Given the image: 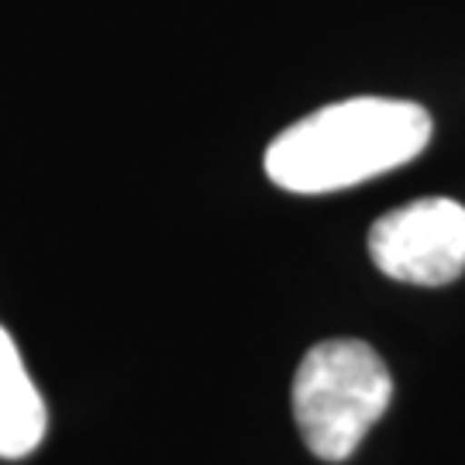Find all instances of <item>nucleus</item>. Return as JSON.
Wrapping results in <instances>:
<instances>
[{"instance_id": "obj_1", "label": "nucleus", "mask_w": 465, "mask_h": 465, "mask_svg": "<svg viewBox=\"0 0 465 465\" xmlns=\"http://www.w3.org/2000/svg\"><path fill=\"white\" fill-rule=\"evenodd\" d=\"M431 142V114L411 100L355 97L300 117L266 149V176L290 193H334L407 166Z\"/></svg>"}, {"instance_id": "obj_2", "label": "nucleus", "mask_w": 465, "mask_h": 465, "mask_svg": "<svg viewBox=\"0 0 465 465\" xmlns=\"http://www.w3.org/2000/svg\"><path fill=\"white\" fill-rule=\"evenodd\" d=\"M393 376L359 338H328L303 355L293 376V417L303 445L324 462H345L386 414Z\"/></svg>"}, {"instance_id": "obj_3", "label": "nucleus", "mask_w": 465, "mask_h": 465, "mask_svg": "<svg viewBox=\"0 0 465 465\" xmlns=\"http://www.w3.org/2000/svg\"><path fill=\"white\" fill-rule=\"evenodd\" d=\"M369 255L397 282H455L465 272V207L451 197L411 200L372 224Z\"/></svg>"}, {"instance_id": "obj_4", "label": "nucleus", "mask_w": 465, "mask_h": 465, "mask_svg": "<svg viewBox=\"0 0 465 465\" xmlns=\"http://www.w3.org/2000/svg\"><path fill=\"white\" fill-rule=\"evenodd\" d=\"M49 428L42 393L21 362L15 338L0 328V459L32 455Z\"/></svg>"}]
</instances>
